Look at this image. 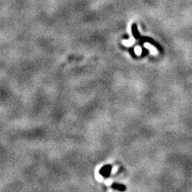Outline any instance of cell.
<instances>
[{"instance_id": "obj_1", "label": "cell", "mask_w": 192, "mask_h": 192, "mask_svg": "<svg viewBox=\"0 0 192 192\" xmlns=\"http://www.w3.org/2000/svg\"><path fill=\"white\" fill-rule=\"evenodd\" d=\"M144 46H145V47H146V48H148V49L151 51V53L152 54H157V50L155 49V47H154L153 46H151V44H149V43H145Z\"/></svg>"}, {"instance_id": "obj_2", "label": "cell", "mask_w": 192, "mask_h": 192, "mask_svg": "<svg viewBox=\"0 0 192 192\" xmlns=\"http://www.w3.org/2000/svg\"><path fill=\"white\" fill-rule=\"evenodd\" d=\"M134 52L135 54H137V55H140V54H142V49L140 47H139V46H137V47H135L134 48Z\"/></svg>"}, {"instance_id": "obj_3", "label": "cell", "mask_w": 192, "mask_h": 192, "mask_svg": "<svg viewBox=\"0 0 192 192\" xmlns=\"http://www.w3.org/2000/svg\"><path fill=\"white\" fill-rule=\"evenodd\" d=\"M123 44H124L125 46H131V45L133 44V42H134V40H133V39H131V40L123 41Z\"/></svg>"}]
</instances>
